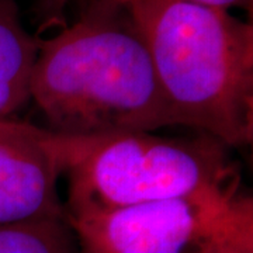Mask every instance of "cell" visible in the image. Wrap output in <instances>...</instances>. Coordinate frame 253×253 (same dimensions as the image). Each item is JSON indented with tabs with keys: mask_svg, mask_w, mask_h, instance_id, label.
I'll list each match as a JSON object with an SVG mask.
<instances>
[{
	"mask_svg": "<svg viewBox=\"0 0 253 253\" xmlns=\"http://www.w3.org/2000/svg\"><path fill=\"white\" fill-rule=\"evenodd\" d=\"M38 38L23 26L14 0H0V120L14 117L31 97Z\"/></svg>",
	"mask_w": 253,
	"mask_h": 253,
	"instance_id": "cell-6",
	"label": "cell"
},
{
	"mask_svg": "<svg viewBox=\"0 0 253 253\" xmlns=\"http://www.w3.org/2000/svg\"><path fill=\"white\" fill-rule=\"evenodd\" d=\"M49 1H52L55 6H56V4H63V3H65V0H49Z\"/></svg>",
	"mask_w": 253,
	"mask_h": 253,
	"instance_id": "cell-10",
	"label": "cell"
},
{
	"mask_svg": "<svg viewBox=\"0 0 253 253\" xmlns=\"http://www.w3.org/2000/svg\"><path fill=\"white\" fill-rule=\"evenodd\" d=\"M31 97L56 135L94 138L177 126L144 40L117 0H93L38 40Z\"/></svg>",
	"mask_w": 253,
	"mask_h": 253,
	"instance_id": "cell-1",
	"label": "cell"
},
{
	"mask_svg": "<svg viewBox=\"0 0 253 253\" xmlns=\"http://www.w3.org/2000/svg\"><path fill=\"white\" fill-rule=\"evenodd\" d=\"M0 253H76L65 217L28 219L0 225Z\"/></svg>",
	"mask_w": 253,
	"mask_h": 253,
	"instance_id": "cell-7",
	"label": "cell"
},
{
	"mask_svg": "<svg viewBox=\"0 0 253 253\" xmlns=\"http://www.w3.org/2000/svg\"><path fill=\"white\" fill-rule=\"evenodd\" d=\"M134 21L177 126L228 148L253 141V26L181 0H117Z\"/></svg>",
	"mask_w": 253,
	"mask_h": 253,
	"instance_id": "cell-2",
	"label": "cell"
},
{
	"mask_svg": "<svg viewBox=\"0 0 253 253\" xmlns=\"http://www.w3.org/2000/svg\"><path fill=\"white\" fill-rule=\"evenodd\" d=\"M181 1H187V3L199 4V6H204V7H211V9L225 10V11L236 7V9L248 10L249 13H252L253 4V0H181Z\"/></svg>",
	"mask_w": 253,
	"mask_h": 253,
	"instance_id": "cell-9",
	"label": "cell"
},
{
	"mask_svg": "<svg viewBox=\"0 0 253 253\" xmlns=\"http://www.w3.org/2000/svg\"><path fill=\"white\" fill-rule=\"evenodd\" d=\"M61 135L17 118L0 120V225L65 217L58 194Z\"/></svg>",
	"mask_w": 253,
	"mask_h": 253,
	"instance_id": "cell-5",
	"label": "cell"
},
{
	"mask_svg": "<svg viewBox=\"0 0 253 253\" xmlns=\"http://www.w3.org/2000/svg\"><path fill=\"white\" fill-rule=\"evenodd\" d=\"M253 211L252 197L231 201L168 200L66 214L76 253H194Z\"/></svg>",
	"mask_w": 253,
	"mask_h": 253,
	"instance_id": "cell-4",
	"label": "cell"
},
{
	"mask_svg": "<svg viewBox=\"0 0 253 253\" xmlns=\"http://www.w3.org/2000/svg\"><path fill=\"white\" fill-rule=\"evenodd\" d=\"M194 253H253V211L245 212Z\"/></svg>",
	"mask_w": 253,
	"mask_h": 253,
	"instance_id": "cell-8",
	"label": "cell"
},
{
	"mask_svg": "<svg viewBox=\"0 0 253 253\" xmlns=\"http://www.w3.org/2000/svg\"><path fill=\"white\" fill-rule=\"evenodd\" d=\"M62 139L66 214L168 200L231 201L242 196L228 146L203 132L197 138L135 131Z\"/></svg>",
	"mask_w": 253,
	"mask_h": 253,
	"instance_id": "cell-3",
	"label": "cell"
}]
</instances>
